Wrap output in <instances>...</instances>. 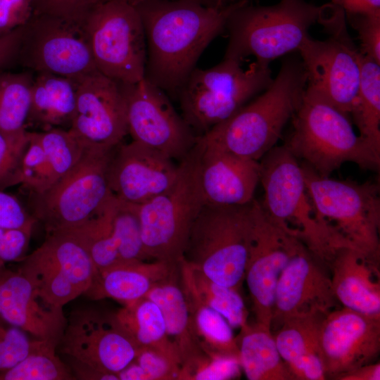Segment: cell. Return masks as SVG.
Instances as JSON below:
<instances>
[{
  "mask_svg": "<svg viewBox=\"0 0 380 380\" xmlns=\"http://www.w3.org/2000/svg\"><path fill=\"white\" fill-rule=\"evenodd\" d=\"M303 243L274 222L255 202V222L245 269L255 322L271 328L278 279Z\"/></svg>",
  "mask_w": 380,
  "mask_h": 380,
  "instance_id": "17",
  "label": "cell"
},
{
  "mask_svg": "<svg viewBox=\"0 0 380 380\" xmlns=\"http://www.w3.org/2000/svg\"><path fill=\"white\" fill-rule=\"evenodd\" d=\"M46 184V159L37 132H30V140L23 156L21 185L30 196L43 193Z\"/></svg>",
  "mask_w": 380,
  "mask_h": 380,
  "instance_id": "41",
  "label": "cell"
},
{
  "mask_svg": "<svg viewBox=\"0 0 380 380\" xmlns=\"http://www.w3.org/2000/svg\"><path fill=\"white\" fill-rule=\"evenodd\" d=\"M303 243L281 272L276 286L271 331L288 319L325 315L337 301L331 277Z\"/></svg>",
  "mask_w": 380,
  "mask_h": 380,
  "instance_id": "20",
  "label": "cell"
},
{
  "mask_svg": "<svg viewBox=\"0 0 380 380\" xmlns=\"http://www.w3.org/2000/svg\"><path fill=\"white\" fill-rule=\"evenodd\" d=\"M125 1L136 6L139 5V4H141L143 2L148 1H151V0H125ZM173 1H177V0H173ZM183 1H193L201 3L205 5H209V6H222L223 5L220 3L219 0H183Z\"/></svg>",
  "mask_w": 380,
  "mask_h": 380,
  "instance_id": "53",
  "label": "cell"
},
{
  "mask_svg": "<svg viewBox=\"0 0 380 380\" xmlns=\"http://www.w3.org/2000/svg\"><path fill=\"white\" fill-rule=\"evenodd\" d=\"M255 202L205 203L190 229L184 259L210 280L238 291L244 281L253 238Z\"/></svg>",
  "mask_w": 380,
  "mask_h": 380,
  "instance_id": "6",
  "label": "cell"
},
{
  "mask_svg": "<svg viewBox=\"0 0 380 380\" xmlns=\"http://www.w3.org/2000/svg\"><path fill=\"white\" fill-rule=\"evenodd\" d=\"M328 265L334 293L343 307L380 317L378 262L350 248L338 249Z\"/></svg>",
  "mask_w": 380,
  "mask_h": 380,
  "instance_id": "24",
  "label": "cell"
},
{
  "mask_svg": "<svg viewBox=\"0 0 380 380\" xmlns=\"http://www.w3.org/2000/svg\"><path fill=\"white\" fill-rule=\"evenodd\" d=\"M33 13L32 0H0V36L25 25Z\"/></svg>",
  "mask_w": 380,
  "mask_h": 380,
  "instance_id": "48",
  "label": "cell"
},
{
  "mask_svg": "<svg viewBox=\"0 0 380 380\" xmlns=\"http://www.w3.org/2000/svg\"><path fill=\"white\" fill-rule=\"evenodd\" d=\"M239 358L209 353L208 356L187 376L186 380H227L241 374Z\"/></svg>",
  "mask_w": 380,
  "mask_h": 380,
  "instance_id": "42",
  "label": "cell"
},
{
  "mask_svg": "<svg viewBox=\"0 0 380 380\" xmlns=\"http://www.w3.org/2000/svg\"><path fill=\"white\" fill-rule=\"evenodd\" d=\"M317 220L338 248H350L379 260L380 198L376 184L322 177L301 163Z\"/></svg>",
  "mask_w": 380,
  "mask_h": 380,
  "instance_id": "4",
  "label": "cell"
},
{
  "mask_svg": "<svg viewBox=\"0 0 380 380\" xmlns=\"http://www.w3.org/2000/svg\"><path fill=\"white\" fill-rule=\"evenodd\" d=\"M179 277L183 286L223 316L232 328H240L248 322L244 303L237 290L210 280L183 257L179 261Z\"/></svg>",
  "mask_w": 380,
  "mask_h": 380,
  "instance_id": "32",
  "label": "cell"
},
{
  "mask_svg": "<svg viewBox=\"0 0 380 380\" xmlns=\"http://www.w3.org/2000/svg\"><path fill=\"white\" fill-rule=\"evenodd\" d=\"M244 1L209 6L193 1L151 0L136 6L145 32V78L178 92L207 46L226 28Z\"/></svg>",
  "mask_w": 380,
  "mask_h": 380,
  "instance_id": "1",
  "label": "cell"
},
{
  "mask_svg": "<svg viewBox=\"0 0 380 380\" xmlns=\"http://www.w3.org/2000/svg\"><path fill=\"white\" fill-rule=\"evenodd\" d=\"M83 25L99 72L123 85L145 78L146 41L135 6L125 0H101Z\"/></svg>",
  "mask_w": 380,
  "mask_h": 380,
  "instance_id": "10",
  "label": "cell"
},
{
  "mask_svg": "<svg viewBox=\"0 0 380 380\" xmlns=\"http://www.w3.org/2000/svg\"><path fill=\"white\" fill-rule=\"evenodd\" d=\"M358 91L350 113L359 135L380 152V65L360 51Z\"/></svg>",
  "mask_w": 380,
  "mask_h": 380,
  "instance_id": "31",
  "label": "cell"
},
{
  "mask_svg": "<svg viewBox=\"0 0 380 380\" xmlns=\"http://www.w3.org/2000/svg\"><path fill=\"white\" fill-rule=\"evenodd\" d=\"M118 376L119 380H149L146 372L134 361L121 370Z\"/></svg>",
  "mask_w": 380,
  "mask_h": 380,
  "instance_id": "52",
  "label": "cell"
},
{
  "mask_svg": "<svg viewBox=\"0 0 380 380\" xmlns=\"http://www.w3.org/2000/svg\"><path fill=\"white\" fill-rule=\"evenodd\" d=\"M68 129L85 146L113 149L121 144L128 134L121 85L98 70L79 80Z\"/></svg>",
  "mask_w": 380,
  "mask_h": 380,
  "instance_id": "18",
  "label": "cell"
},
{
  "mask_svg": "<svg viewBox=\"0 0 380 380\" xmlns=\"http://www.w3.org/2000/svg\"><path fill=\"white\" fill-rule=\"evenodd\" d=\"M326 378L371 363L380 350V317L343 307L324 316L319 335Z\"/></svg>",
  "mask_w": 380,
  "mask_h": 380,
  "instance_id": "19",
  "label": "cell"
},
{
  "mask_svg": "<svg viewBox=\"0 0 380 380\" xmlns=\"http://www.w3.org/2000/svg\"><path fill=\"white\" fill-rule=\"evenodd\" d=\"M22 31L23 26L0 36V69L13 59H17Z\"/></svg>",
  "mask_w": 380,
  "mask_h": 380,
  "instance_id": "50",
  "label": "cell"
},
{
  "mask_svg": "<svg viewBox=\"0 0 380 380\" xmlns=\"http://www.w3.org/2000/svg\"><path fill=\"white\" fill-rule=\"evenodd\" d=\"M178 165L161 152L132 140L112 151L107 170L111 193L124 202L141 205L168 189Z\"/></svg>",
  "mask_w": 380,
  "mask_h": 380,
  "instance_id": "21",
  "label": "cell"
},
{
  "mask_svg": "<svg viewBox=\"0 0 380 380\" xmlns=\"http://www.w3.org/2000/svg\"><path fill=\"white\" fill-rule=\"evenodd\" d=\"M205 203L194 144L179 160L172 185L137 205L147 259L179 264L191 226Z\"/></svg>",
  "mask_w": 380,
  "mask_h": 380,
  "instance_id": "9",
  "label": "cell"
},
{
  "mask_svg": "<svg viewBox=\"0 0 380 380\" xmlns=\"http://www.w3.org/2000/svg\"><path fill=\"white\" fill-rule=\"evenodd\" d=\"M111 225L120 263L148 260L137 205L120 201L114 196Z\"/></svg>",
  "mask_w": 380,
  "mask_h": 380,
  "instance_id": "38",
  "label": "cell"
},
{
  "mask_svg": "<svg viewBox=\"0 0 380 380\" xmlns=\"http://www.w3.org/2000/svg\"><path fill=\"white\" fill-rule=\"evenodd\" d=\"M305 88L306 77L300 59L289 57L262 94L198 136L196 140L204 146L260 160L276 146Z\"/></svg>",
  "mask_w": 380,
  "mask_h": 380,
  "instance_id": "2",
  "label": "cell"
},
{
  "mask_svg": "<svg viewBox=\"0 0 380 380\" xmlns=\"http://www.w3.org/2000/svg\"><path fill=\"white\" fill-rule=\"evenodd\" d=\"M195 146L199 181L205 203L243 205L254 200L260 182V160L204 146L197 140Z\"/></svg>",
  "mask_w": 380,
  "mask_h": 380,
  "instance_id": "22",
  "label": "cell"
},
{
  "mask_svg": "<svg viewBox=\"0 0 380 380\" xmlns=\"http://www.w3.org/2000/svg\"><path fill=\"white\" fill-rule=\"evenodd\" d=\"M17 59L37 73L76 81L98 70L83 23L44 14L23 26Z\"/></svg>",
  "mask_w": 380,
  "mask_h": 380,
  "instance_id": "14",
  "label": "cell"
},
{
  "mask_svg": "<svg viewBox=\"0 0 380 380\" xmlns=\"http://www.w3.org/2000/svg\"><path fill=\"white\" fill-rule=\"evenodd\" d=\"M32 232L0 227V267L10 262L20 261L25 256Z\"/></svg>",
  "mask_w": 380,
  "mask_h": 380,
  "instance_id": "47",
  "label": "cell"
},
{
  "mask_svg": "<svg viewBox=\"0 0 380 380\" xmlns=\"http://www.w3.org/2000/svg\"><path fill=\"white\" fill-rule=\"evenodd\" d=\"M30 140L25 129L13 134L0 132V190L20 184L24 154Z\"/></svg>",
  "mask_w": 380,
  "mask_h": 380,
  "instance_id": "39",
  "label": "cell"
},
{
  "mask_svg": "<svg viewBox=\"0 0 380 380\" xmlns=\"http://www.w3.org/2000/svg\"><path fill=\"white\" fill-rule=\"evenodd\" d=\"M329 4L318 6L304 0H281L270 6H250L244 1L229 16L225 58L241 61L253 56L270 64L298 51L310 37L309 30L324 17Z\"/></svg>",
  "mask_w": 380,
  "mask_h": 380,
  "instance_id": "5",
  "label": "cell"
},
{
  "mask_svg": "<svg viewBox=\"0 0 380 380\" xmlns=\"http://www.w3.org/2000/svg\"><path fill=\"white\" fill-rule=\"evenodd\" d=\"M224 57L208 69L195 68L179 92L182 116L196 136L226 120L265 91L273 78L269 64Z\"/></svg>",
  "mask_w": 380,
  "mask_h": 380,
  "instance_id": "7",
  "label": "cell"
},
{
  "mask_svg": "<svg viewBox=\"0 0 380 380\" xmlns=\"http://www.w3.org/2000/svg\"><path fill=\"white\" fill-rule=\"evenodd\" d=\"M113 317L118 325L139 348L156 349L181 367L177 351L167 335L162 312L153 300L144 297L125 304Z\"/></svg>",
  "mask_w": 380,
  "mask_h": 380,
  "instance_id": "30",
  "label": "cell"
},
{
  "mask_svg": "<svg viewBox=\"0 0 380 380\" xmlns=\"http://www.w3.org/2000/svg\"><path fill=\"white\" fill-rule=\"evenodd\" d=\"M44 341L32 338L0 317V372L15 366Z\"/></svg>",
  "mask_w": 380,
  "mask_h": 380,
  "instance_id": "40",
  "label": "cell"
},
{
  "mask_svg": "<svg viewBox=\"0 0 380 380\" xmlns=\"http://www.w3.org/2000/svg\"><path fill=\"white\" fill-rule=\"evenodd\" d=\"M358 34L360 51L380 65V15L348 17Z\"/></svg>",
  "mask_w": 380,
  "mask_h": 380,
  "instance_id": "45",
  "label": "cell"
},
{
  "mask_svg": "<svg viewBox=\"0 0 380 380\" xmlns=\"http://www.w3.org/2000/svg\"><path fill=\"white\" fill-rule=\"evenodd\" d=\"M33 79L29 72H0V132L13 134L27 129Z\"/></svg>",
  "mask_w": 380,
  "mask_h": 380,
  "instance_id": "35",
  "label": "cell"
},
{
  "mask_svg": "<svg viewBox=\"0 0 380 380\" xmlns=\"http://www.w3.org/2000/svg\"><path fill=\"white\" fill-rule=\"evenodd\" d=\"M37 220L15 196L0 190V227L32 232Z\"/></svg>",
  "mask_w": 380,
  "mask_h": 380,
  "instance_id": "46",
  "label": "cell"
},
{
  "mask_svg": "<svg viewBox=\"0 0 380 380\" xmlns=\"http://www.w3.org/2000/svg\"><path fill=\"white\" fill-rule=\"evenodd\" d=\"M345 16L341 8L330 4L320 23L329 37L317 40L310 36L298 51L306 87L350 118L360 83V50L348 32Z\"/></svg>",
  "mask_w": 380,
  "mask_h": 380,
  "instance_id": "12",
  "label": "cell"
},
{
  "mask_svg": "<svg viewBox=\"0 0 380 380\" xmlns=\"http://www.w3.org/2000/svg\"><path fill=\"white\" fill-rule=\"evenodd\" d=\"M293 131L285 145L322 177L352 162L378 170L380 152L356 134L350 118L315 91L305 88L293 113Z\"/></svg>",
  "mask_w": 380,
  "mask_h": 380,
  "instance_id": "3",
  "label": "cell"
},
{
  "mask_svg": "<svg viewBox=\"0 0 380 380\" xmlns=\"http://www.w3.org/2000/svg\"><path fill=\"white\" fill-rule=\"evenodd\" d=\"M236 337L241 369L249 380H294L277 350L271 328L255 322Z\"/></svg>",
  "mask_w": 380,
  "mask_h": 380,
  "instance_id": "29",
  "label": "cell"
},
{
  "mask_svg": "<svg viewBox=\"0 0 380 380\" xmlns=\"http://www.w3.org/2000/svg\"><path fill=\"white\" fill-rule=\"evenodd\" d=\"M37 133L45 154L46 191L77 163L86 146L63 128L54 127Z\"/></svg>",
  "mask_w": 380,
  "mask_h": 380,
  "instance_id": "36",
  "label": "cell"
},
{
  "mask_svg": "<svg viewBox=\"0 0 380 380\" xmlns=\"http://www.w3.org/2000/svg\"><path fill=\"white\" fill-rule=\"evenodd\" d=\"M114 195L84 223L70 231L85 246L96 272H101L119 263L120 259L111 225V210Z\"/></svg>",
  "mask_w": 380,
  "mask_h": 380,
  "instance_id": "33",
  "label": "cell"
},
{
  "mask_svg": "<svg viewBox=\"0 0 380 380\" xmlns=\"http://www.w3.org/2000/svg\"><path fill=\"white\" fill-rule=\"evenodd\" d=\"M324 315L286 320L273 333L279 355L294 379L324 380L319 335Z\"/></svg>",
  "mask_w": 380,
  "mask_h": 380,
  "instance_id": "27",
  "label": "cell"
},
{
  "mask_svg": "<svg viewBox=\"0 0 380 380\" xmlns=\"http://www.w3.org/2000/svg\"><path fill=\"white\" fill-rule=\"evenodd\" d=\"M337 380H379L380 363H369L343 374Z\"/></svg>",
  "mask_w": 380,
  "mask_h": 380,
  "instance_id": "51",
  "label": "cell"
},
{
  "mask_svg": "<svg viewBox=\"0 0 380 380\" xmlns=\"http://www.w3.org/2000/svg\"><path fill=\"white\" fill-rule=\"evenodd\" d=\"M260 160L263 210L274 222L298 238L317 259L328 264L339 248L315 217L298 158L284 144L275 146Z\"/></svg>",
  "mask_w": 380,
  "mask_h": 380,
  "instance_id": "8",
  "label": "cell"
},
{
  "mask_svg": "<svg viewBox=\"0 0 380 380\" xmlns=\"http://www.w3.org/2000/svg\"><path fill=\"white\" fill-rule=\"evenodd\" d=\"M182 286L196 333L206 351L239 358L236 340L227 320L201 301L192 291Z\"/></svg>",
  "mask_w": 380,
  "mask_h": 380,
  "instance_id": "34",
  "label": "cell"
},
{
  "mask_svg": "<svg viewBox=\"0 0 380 380\" xmlns=\"http://www.w3.org/2000/svg\"><path fill=\"white\" fill-rule=\"evenodd\" d=\"M20 262L18 270L41 300L60 310L84 294L96 272L85 246L70 231L47 234L42 244Z\"/></svg>",
  "mask_w": 380,
  "mask_h": 380,
  "instance_id": "13",
  "label": "cell"
},
{
  "mask_svg": "<svg viewBox=\"0 0 380 380\" xmlns=\"http://www.w3.org/2000/svg\"><path fill=\"white\" fill-rule=\"evenodd\" d=\"M331 4L341 8L347 18L380 15V0H331Z\"/></svg>",
  "mask_w": 380,
  "mask_h": 380,
  "instance_id": "49",
  "label": "cell"
},
{
  "mask_svg": "<svg viewBox=\"0 0 380 380\" xmlns=\"http://www.w3.org/2000/svg\"><path fill=\"white\" fill-rule=\"evenodd\" d=\"M56 343L44 341L15 366L0 372V380L75 379L70 367L57 355Z\"/></svg>",
  "mask_w": 380,
  "mask_h": 380,
  "instance_id": "37",
  "label": "cell"
},
{
  "mask_svg": "<svg viewBox=\"0 0 380 380\" xmlns=\"http://www.w3.org/2000/svg\"><path fill=\"white\" fill-rule=\"evenodd\" d=\"M113 150L86 146L65 175L44 192L31 195L32 215L47 234L78 227L112 196L107 170Z\"/></svg>",
  "mask_w": 380,
  "mask_h": 380,
  "instance_id": "11",
  "label": "cell"
},
{
  "mask_svg": "<svg viewBox=\"0 0 380 380\" xmlns=\"http://www.w3.org/2000/svg\"><path fill=\"white\" fill-rule=\"evenodd\" d=\"M134 361L143 369L149 380L179 379L180 365L156 349L139 348Z\"/></svg>",
  "mask_w": 380,
  "mask_h": 380,
  "instance_id": "44",
  "label": "cell"
},
{
  "mask_svg": "<svg viewBox=\"0 0 380 380\" xmlns=\"http://www.w3.org/2000/svg\"><path fill=\"white\" fill-rule=\"evenodd\" d=\"M101 0H32L34 13L49 15L83 23Z\"/></svg>",
  "mask_w": 380,
  "mask_h": 380,
  "instance_id": "43",
  "label": "cell"
},
{
  "mask_svg": "<svg viewBox=\"0 0 380 380\" xmlns=\"http://www.w3.org/2000/svg\"><path fill=\"white\" fill-rule=\"evenodd\" d=\"M120 85L126 101L128 134L132 140L181 160L194 146L197 136L163 90L146 78Z\"/></svg>",
  "mask_w": 380,
  "mask_h": 380,
  "instance_id": "16",
  "label": "cell"
},
{
  "mask_svg": "<svg viewBox=\"0 0 380 380\" xmlns=\"http://www.w3.org/2000/svg\"><path fill=\"white\" fill-rule=\"evenodd\" d=\"M77 81L49 72H39L31 89V104L27 125L42 131L70 126L76 105Z\"/></svg>",
  "mask_w": 380,
  "mask_h": 380,
  "instance_id": "28",
  "label": "cell"
},
{
  "mask_svg": "<svg viewBox=\"0 0 380 380\" xmlns=\"http://www.w3.org/2000/svg\"><path fill=\"white\" fill-rule=\"evenodd\" d=\"M139 348L116 323L113 314L94 309L74 310L57 346L70 367L87 368L119 380L118 374L135 359Z\"/></svg>",
  "mask_w": 380,
  "mask_h": 380,
  "instance_id": "15",
  "label": "cell"
},
{
  "mask_svg": "<svg viewBox=\"0 0 380 380\" xmlns=\"http://www.w3.org/2000/svg\"><path fill=\"white\" fill-rule=\"evenodd\" d=\"M145 297L153 300L162 312L167 335L180 360L179 380H186L209 353L196 333L179 273L156 285Z\"/></svg>",
  "mask_w": 380,
  "mask_h": 380,
  "instance_id": "25",
  "label": "cell"
},
{
  "mask_svg": "<svg viewBox=\"0 0 380 380\" xmlns=\"http://www.w3.org/2000/svg\"><path fill=\"white\" fill-rule=\"evenodd\" d=\"M179 273V262L153 260L119 263L96 272L84 295L92 300L109 298L127 304L145 297L156 285Z\"/></svg>",
  "mask_w": 380,
  "mask_h": 380,
  "instance_id": "26",
  "label": "cell"
},
{
  "mask_svg": "<svg viewBox=\"0 0 380 380\" xmlns=\"http://www.w3.org/2000/svg\"><path fill=\"white\" fill-rule=\"evenodd\" d=\"M221 4H227L232 2L239 1L241 0H219Z\"/></svg>",
  "mask_w": 380,
  "mask_h": 380,
  "instance_id": "54",
  "label": "cell"
},
{
  "mask_svg": "<svg viewBox=\"0 0 380 380\" xmlns=\"http://www.w3.org/2000/svg\"><path fill=\"white\" fill-rule=\"evenodd\" d=\"M0 317L34 338L58 345L67 323L63 310L45 305L25 275L6 266L0 267Z\"/></svg>",
  "mask_w": 380,
  "mask_h": 380,
  "instance_id": "23",
  "label": "cell"
}]
</instances>
